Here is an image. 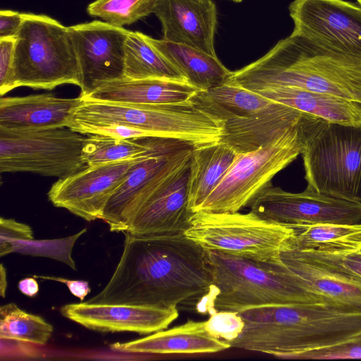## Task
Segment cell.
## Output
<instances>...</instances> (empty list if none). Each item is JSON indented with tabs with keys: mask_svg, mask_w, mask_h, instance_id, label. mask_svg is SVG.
I'll return each mask as SVG.
<instances>
[{
	"mask_svg": "<svg viewBox=\"0 0 361 361\" xmlns=\"http://www.w3.org/2000/svg\"><path fill=\"white\" fill-rule=\"evenodd\" d=\"M295 249L343 250L361 246V224H319L294 227Z\"/></svg>",
	"mask_w": 361,
	"mask_h": 361,
	"instance_id": "29",
	"label": "cell"
},
{
	"mask_svg": "<svg viewBox=\"0 0 361 361\" xmlns=\"http://www.w3.org/2000/svg\"><path fill=\"white\" fill-rule=\"evenodd\" d=\"M16 87L51 90L80 85L78 66L68 27L44 14L23 13L15 46Z\"/></svg>",
	"mask_w": 361,
	"mask_h": 361,
	"instance_id": "8",
	"label": "cell"
},
{
	"mask_svg": "<svg viewBox=\"0 0 361 361\" xmlns=\"http://www.w3.org/2000/svg\"><path fill=\"white\" fill-rule=\"evenodd\" d=\"M140 157L87 166L59 178L50 188L48 198L55 207L87 221L101 219L106 203Z\"/></svg>",
	"mask_w": 361,
	"mask_h": 361,
	"instance_id": "16",
	"label": "cell"
},
{
	"mask_svg": "<svg viewBox=\"0 0 361 361\" xmlns=\"http://www.w3.org/2000/svg\"><path fill=\"white\" fill-rule=\"evenodd\" d=\"M82 98L58 97L51 93L1 97L0 128L41 130L68 126Z\"/></svg>",
	"mask_w": 361,
	"mask_h": 361,
	"instance_id": "19",
	"label": "cell"
},
{
	"mask_svg": "<svg viewBox=\"0 0 361 361\" xmlns=\"http://www.w3.org/2000/svg\"><path fill=\"white\" fill-rule=\"evenodd\" d=\"M6 271L3 264H1L0 266V295L2 298L6 296Z\"/></svg>",
	"mask_w": 361,
	"mask_h": 361,
	"instance_id": "42",
	"label": "cell"
},
{
	"mask_svg": "<svg viewBox=\"0 0 361 361\" xmlns=\"http://www.w3.org/2000/svg\"><path fill=\"white\" fill-rule=\"evenodd\" d=\"M232 1H235V2H240V1H242L243 0H232Z\"/></svg>",
	"mask_w": 361,
	"mask_h": 361,
	"instance_id": "44",
	"label": "cell"
},
{
	"mask_svg": "<svg viewBox=\"0 0 361 361\" xmlns=\"http://www.w3.org/2000/svg\"><path fill=\"white\" fill-rule=\"evenodd\" d=\"M68 28L78 62L81 97L125 77V44L130 31L102 20Z\"/></svg>",
	"mask_w": 361,
	"mask_h": 361,
	"instance_id": "14",
	"label": "cell"
},
{
	"mask_svg": "<svg viewBox=\"0 0 361 361\" xmlns=\"http://www.w3.org/2000/svg\"><path fill=\"white\" fill-rule=\"evenodd\" d=\"M18 288L25 295L34 297L39 291V284L35 277H27L19 281Z\"/></svg>",
	"mask_w": 361,
	"mask_h": 361,
	"instance_id": "41",
	"label": "cell"
},
{
	"mask_svg": "<svg viewBox=\"0 0 361 361\" xmlns=\"http://www.w3.org/2000/svg\"><path fill=\"white\" fill-rule=\"evenodd\" d=\"M192 149L164 176L137 212L128 233L135 235L170 236L184 234L188 230L193 214L189 209L188 196Z\"/></svg>",
	"mask_w": 361,
	"mask_h": 361,
	"instance_id": "15",
	"label": "cell"
},
{
	"mask_svg": "<svg viewBox=\"0 0 361 361\" xmlns=\"http://www.w3.org/2000/svg\"><path fill=\"white\" fill-rule=\"evenodd\" d=\"M193 147L178 139L152 137L149 150L135 163L105 206L101 219L111 231H128L137 212L164 176Z\"/></svg>",
	"mask_w": 361,
	"mask_h": 361,
	"instance_id": "11",
	"label": "cell"
},
{
	"mask_svg": "<svg viewBox=\"0 0 361 361\" xmlns=\"http://www.w3.org/2000/svg\"><path fill=\"white\" fill-rule=\"evenodd\" d=\"M254 92L323 120L361 125V104L333 94L291 87H272Z\"/></svg>",
	"mask_w": 361,
	"mask_h": 361,
	"instance_id": "24",
	"label": "cell"
},
{
	"mask_svg": "<svg viewBox=\"0 0 361 361\" xmlns=\"http://www.w3.org/2000/svg\"><path fill=\"white\" fill-rule=\"evenodd\" d=\"M205 322L188 320L183 324L154 332L146 337L116 343L111 347L116 350L141 353H212L231 348L222 339L206 330Z\"/></svg>",
	"mask_w": 361,
	"mask_h": 361,
	"instance_id": "23",
	"label": "cell"
},
{
	"mask_svg": "<svg viewBox=\"0 0 361 361\" xmlns=\"http://www.w3.org/2000/svg\"><path fill=\"white\" fill-rule=\"evenodd\" d=\"M185 236L205 250L241 257L261 264L278 262L283 252L295 248L294 227L265 220L252 212H197Z\"/></svg>",
	"mask_w": 361,
	"mask_h": 361,
	"instance_id": "7",
	"label": "cell"
},
{
	"mask_svg": "<svg viewBox=\"0 0 361 361\" xmlns=\"http://www.w3.org/2000/svg\"><path fill=\"white\" fill-rule=\"evenodd\" d=\"M229 78L252 91L291 87L361 104V59L293 33Z\"/></svg>",
	"mask_w": 361,
	"mask_h": 361,
	"instance_id": "2",
	"label": "cell"
},
{
	"mask_svg": "<svg viewBox=\"0 0 361 361\" xmlns=\"http://www.w3.org/2000/svg\"><path fill=\"white\" fill-rule=\"evenodd\" d=\"M16 38L0 39V94L16 88L14 78V55Z\"/></svg>",
	"mask_w": 361,
	"mask_h": 361,
	"instance_id": "37",
	"label": "cell"
},
{
	"mask_svg": "<svg viewBox=\"0 0 361 361\" xmlns=\"http://www.w3.org/2000/svg\"><path fill=\"white\" fill-rule=\"evenodd\" d=\"M321 119L308 114L276 140L256 150L238 154L197 212H236L249 206L271 184L276 174L302 154L310 133Z\"/></svg>",
	"mask_w": 361,
	"mask_h": 361,
	"instance_id": "5",
	"label": "cell"
},
{
	"mask_svg": "<svg viewBox=\"0 0 361 361\" xmlns=\"http://www.w3.org/2000/svg\"><path fill=\"white\" fill-rule=\"evenodd\" d=\"M200 91L188 81L124 77L102 85L88 95L80 96L86 101L157 105L186 102Z\"/></svg>",
	"mask_w": 361,
	"mask_h": 361,
	"instance_id": "22",
	"label": "cell"
},
{
	"mask_svg": "<svg viewBox=\"0 0 361 361\" xmlns=\"http://www.w3.org/2000/svg\"><path fill=\"white\" fill-rule=\"evenodd\" d=\"M34 239L32 228L13 219H0V256L13 252V243L18 240Z\"/></svg>",
	"mask_w": 361,
	"mask_h": 361,
	"instance_id": "38",
	"label": "cell"
},
{
	"mask_svg": "<svg viewBox=\"0 0 361 361\" xmlns=\"http://www.w3.org/2000/svg\"><path fill=\"white\" fill-rule=\"evenodd\" d=\"M244 325L238 312L228 310L217 311L210 315L204 324L208 333L225 341L237 338L241 334Z\"/></svg>",
	"mask_w": 361,
	"mask_h": 361,
	"instance_id": "36",
	"label": "cell"
},
{
	"mask_svg": "<svg viewBox=\"0 0 361 361\" xmlns=\"http://www.w3.org/2000/svg\"><path fill=\"white\" fill-rule=\"evenodd\" d=\"M245 325L231 347L280 355L312 350L361 335V311L325 303L269 305L238 312Z\"/></svg>",
	"mask_w": 361,
	"mask_h": 361,
	"instance_id": "3",
	"label": "cell"
},
{
	"mask_svg": "<svg viewBox=\"0 0 361 361\" xmlns=\"http://www.w3.org/2000/svg\"><path fill=\"white\" fill-rule=\"evenodd\" d=\"M87 135L69 127L41 130L0 128V171L63 178L87 167L82 149Z\"/></svg>",
	"mask_w": 361,
	"mask_h": 361,
	"instance_id": "10",
	"label": "cell"
},
{
	"mask_svg": "<svg viewBox=\"0 0 361 361\" xmlns=\"http://www.w3.org/2000/svg\"><path fill=\"white\" fill-rule=\"evenodd\" d=\"M205 255L213 280L209 316L262 305L326 304L279 262L261 264L211 250Z\"/></svg>",
	"mask_w": 361,
	"mask_h": 361,
	"instance_id": "4",
	"label": "cell"
},
{
	"mask_svg": "<svg viewBox=\"0 0 361 361\" xmlns=\"http://www.w3.org/2000/svg\"><path fill=\"white\" fill-rule=\"evenodd\" d=\"M123 233V252L113 275L103 290L87 302L180 307L209 314L213 280L205 249L185 234Z\"/></svg>",
	"mask_w": 361,
	"mask_h": 361,
	"instance_id": "1",
	"label": "cell"
},
{
	"mask_svg": "<svg viewBox=\"0 0 361 361\" xmlns=\"http://www.w3.org/2000/svg\"><path fill=\"white\" fill-rule=\"evenodd\" d=\"M356 1L361 6V0H356Z\"/></svg>",
	"mask_w": 361,
	"mask_h": 361,
	"instance_id": "43",
	"label": "cell"
},
{
	"mask_svg": "<svg viewBox=\"0 0 361 361\" xmlns=\"http://www.w3.org/2000/svg\"><path fill=\"white\" fill-rule=\"evenodd\" d=\"M293 34L361 59V6L345 0H294Z\"/></svg>",
	"mask_w": 361,
	"mask_h": 361,
	"instance_id": "13",
	"label": "cell"
},
{
	"mask_svg": "<svg viewBox=\"0 0 361 361\" xmlns=\"http://www.w3.org/2000/svg\"><path fill=\"white\" fill-rule=\"evenodd\" d=\"M289 360L361 359V335L339 343L305 351L280 355Z\"/></svg>",
	"mask_w": 361,
	"mask_h": 361,
	"instance_id": "35",
	"label": "cell"
},
{
	"mask_svg": "<svg viewBox=\"0 0 361 361\" xmlns=\"http://www.w3.org/2000/svg\"><path fill=\"white\" fill-rule=\"evenodd\" d=\"M65 317L102 332L150 334L164 330L178 317V307L161 308L120 304L71 303L61 307Z\"/></svg>",
	"mask_w": 361,
	"mask_h": 361,
	"instance_id": "17",
	"label": "cell"
},
{
	"mask_svg": "<svg viewBox=\"0 0 361 361\" xmlns=\"http://www.w3.org/2000/svg\"><path fill=\"white\" fill-rule=\"evenodd\" d=\"M194 99L200 106L225 122L256 116L279 104L229 78L214 87L200 91Z\"/></svg>",
	"mask_w": 361,
	"mask_h": 361,
	"instance_id": "27",
	"label": "cell"
},
{
	"mask_svg": "<svg viewBox=\"0 0 361 361\" xmlns=\"http://www.w3.org/2000/svg\"><path fill=\"white\" fill-rule=\"evenodd\" d=\"M53 326L38 315L25 312L14 303L0 307V338L45 345Z\"/></svg>",
	"mask_w": 361,
	"mask_h": 361,
	"instance_id": "31",
	"label": "cell"
},
{
	"mask_svg": "<svg viewBox=\"0 0 361 361\" xmlns=\"http://www.w3.org/2000/svg\"><path fill=\"white\" fill-rule=\"evenodd\" d=\"M159 0H95L87 7L92 17L115 26L133 24L154 13Z\"/></svg>",
	"mask_w": 361,
	"mask_h": 361,
	"instance_id": "32",
	"label": "cell"
},
{
	"mask_svg": "<svg viewBox=\"0 0 361 361\" xmlns=\"http://www.w3.org/2000/svg\"><path fill=\"white\" fill-rule=\"evenodd\" d=\"M152 137L125 140L87 135L82 149V158L87 166L135 159L149 150Z\"/></svg>",
	"mask_w": 361,
	"mask_h": 361,
	"instance_id": "30",
	"label": "cell"
},
{
	"mask_svg": "<svg viewBox=\"0 0 361 361\" xmlns=\"http://www.w3.org/2000/svg\"><path fill=\"white\" fill-rule=\"evenodd\" d=\"M279 264L298 282L321 296L327 305L361 311V279L336 271L298 255L283 252Z\"/></svg>",
	"mask_w": 361,
	"mask_h": 361,
	"instance_id": "20",
	"label": "cell"
},
{
	"mask_svg": "<svg viewBox=\"0 0 361 361\" xmlns=\"http://www.w3.org/2000/svg\"><path fill=\"white\" fill-rule=\"evenodd\" d=\"M125 53V78L187 81L142 32H130L126 41Z\"/></svg>",
	"mask_w": 361,
	"mask_h": 361,
	"instance_id": "28",
	"label": "cell"
},
{
	"mask_svg": "<svg viewBox=\"0 0 361 361\" xmlns=\"http://www.w3.org/2000/svg\"><path fill=\"white\" fill-rule=\"evenodd\" d=\"M232 147L220 141L192 149L188 180V207L198 211L237 158Z\"/></svg>",
	"mask_w": 361,
	"mask_h": 361,
	"instance_id": "25",
	"label": "cell"
},
{
	"mask_svg": "<svg viewBox=\"0 0 361 361\" xmlns=\"http://www.w3.org/2000/svg\"><path fill=\"white\" fill-rule=\"evenodd\" d=\"M86 228L68 238L56 240H18L13 243V252L48 257L63 262L75 269L71 253L76 240Z\"/></svg>",
	"mask_w": 361,
	"mask_h": 361,
	"instance_id": "34",
	"label": "cell"
},
{
	"mask_svg": "<svg viewBox=\"0 0 361 361\" xmlns=\"http://www.w3.org/2000/svg\"><path fill=\"white\" fill-rule=\"evenodd\" d=\"M250 206V211L259 217L291 227L361 221L360 202L325 195L309 185L303 192L293 193L271 183Z\"/></svg>",
	"mask_w": 361,
	"mask_h": 361,
	"instance_id": "12",
	"label": "cell"
},
{
	"mask_svg": "<svg viewBox=\"0 0 361 361\" xmlns=\"http://www.w3.org/2000/svg\"><path fill=\"white\" fill-rule=\"evenodd\" d=\"M23 22V13L0 11V39L16 38Z\"/></svg>",
	"mask_w": 361,
	"mask_h": 361,
	"instance_id": "39",
	"label": "cell"
},
{
	"mask_svg": "<svg viewBox=\"0 0 361 361\" xmlns=\"http://www.w3.org/2000/svg\"><path fill=\"white\" fill-rule=\"evenodd\" d=\"M307 115L279 103L252 117L227 120L219 141L238 154L252 152L276 140Z\"/></svg>",
	"mask_w": 361,
	"mask_h": 361,
	"instance_id": "21",
	"label": "cell"
},
{
	"mask_svg": "<svg viewBox=\"0 0 361 361\" xmlns=\"http://www.w3.org/2000/svg\"><path fill=\"white\" fill-rule=\"evenodd\" d=\"M145 38L188 82L201 90L225 82L231 75L232 71L226 68L216 56L164 39H154L146 35Z\"/></svg>",
	"mask_w": 361,
	"mask_h": 361,
	"instance_id": "26",
	"label": "cell"
},
{
	"mask_svg": "<svg viewBox=\"0 0 361 361\" xmlns=\"http://www.w3.org/2000/svg\"><path fill=\"white\" fill-rule=\"evenodd\" d=\"M154 13L161 23L164 39L216 56L217 13L212 0H159Z\"/></svg>",
	"mask_w": 361,
	"mask_h": 361,
	"instance_id": "18",
	"label": "cell"
},
{
	"mask_svg": "<svg viewBox=\"0 0 361 361\" xmlns=\"http://www.w3.org/2000/svg\"><path fill=\"white\" fill-rule=\"evenodd\" d=\"M293 250L302 258L361 279V246L343 250Z\"/></svg>",
	"mask_w": 361,
	"mask_h": 361,
	"instance_id": "33",
	"label": "cell"
},
{
	"mask_svg": "<svg viewBox=\"0 0 361 361\" xmlns=\"http://www.w3.org/2000/svg\"><path fill=\"white\" fill-rule=\"evenodd\" d=\"M301 154L307 185L361 203V125L321 119Z\"/></svg>",
	"mask_w": 361,
	"mask_h": 361,
	"instance_id": "9",
	"label": "cell"
},
{
	"mask_svg": "<svg viewBox=\"0 0 361 361\" xmlns=\"http://www.w3.org/2000/svg\"><path fill=\"white\" fill-rule=\"evenodd\" d=\"M32 276L37 279L51 280L64 283L66 285L70 292L74 296L78 298L81 301H82L91 291L89 283L86 281L71 280L62 277L50 276L33 275Z\"/></svg>",
	"mask_w": 361,
	"mask_h": 361,
	"instance_id": "40",
	"label": "cell"
},
{
	"mask_svg": "<svg viewBox=\"0 0 361 361\" xmlns=\"http://www.w3.org/2000/svg\"><path fill=\"white\" fill-rule=\"evenodd\" d=\"M125 124L157 137L178 139L195 147L219 142L225 121L195 100L157 105H136L84 100L73 118Z\"/></svg>",
	"mask_w": 361,
	"mask_h": 361,
	"instance_id": "6",
	"label": "cell"
}]
</instances>
